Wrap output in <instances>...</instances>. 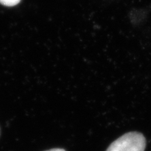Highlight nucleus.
Listing matches in <instances>:
<instances>
[{"mask_svg":"<svg viewBox=\"0 0 151 151\" xmlns=\"http://www.w3.org/2000/svg\"><path fill=\"white\" fill-rule=\"evenodd\" d=\"M146 139L142 134L129 132L113 141L106 151H144Z\"/></svg>","mask_w":151,"mask_h":151,"instance_id":"obj_1","label":"nucleus"},{"mask_svg":"<svg viewBox=\"0 0 151 151\" xmlns=\"http://www.w3.org/2000/svg\"><path fill=\"white\" fill-rule=\"evenodd\" d=\"M21 0H0V4L6 6H14L18 4Z\"/></svg>","mask_w":151,"mask_h":151,"instance_id":"obj_2","label":"nucleus"},{"mask_svg":"<svg viewBox=\"0 0 151 151\" xmlns=\"http://www.w3.org/2000/svg\"><path fill=\"white\" fill-rule=\"evenodd\" d=\"M46 151H65L64 149L62 148H53V149H50V150H46Z\"/></svg>","mask_w":151,"mask_h":151,"instance_id":"obj_3","label":"nucleus"}]
</instances>
